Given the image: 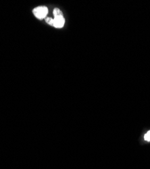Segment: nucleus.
I'll use <instances>...</instances> for the list:
<instances>
[{"instance_id":"f257e3e1","label":"nucleus","mask_w":150,"mask_h":169,"mask_svg":"<svg viewBox=\"0 0 150 169\" xmlns=\"http://www.w3.org/2000/svg\"><path fill=\"white\" fill-rule=\"evenodd\" d=\"M33 14L37 18L43 19L48 14V9L46 6H39L33 10Z\"/></svg>"},{"instance_id":"f03ea898","label":"nucleus","mask_w":150,"mask_h":169,"mask_svg":"<svg viewBox=\"0 0 150 169\" xmlns=\"http://www.w3.org/2000/svg\"><path fill=\"white\" fill-rule=\"evenodd\" d=\"M54 20V27H55L56 28L63 27L65 23V20L63 16L55 17V18Z\"/></svg>"},{"instance_id":"7ed1b4c3","label":"nucleus","mask_w":150,"mask_h":169,"mask_svg":"<svg viewBox=\"0 0 150 169\" xmlns=\"http://www.w3.org/2000/svg\"><path fill=\"white\" fill-rule=\"evenodd\" d=\"M53 13L55 17H57V16H62V12L58 8H55L53 11Z\"/></svg>"},{"instance_id":"20e7f679","label":"nucleus","mask_w":150,"mask_h":169,"mask_svg":"<svg viewBox=\"0 0 150 169\" xmlns=\"http://www.w3.org/2000/svg\"><path fill=\"white\" fill-rule=\"evenodd\" d=\"M46 21L47 24H49V25H51V26H54V20L53 18H46Z\"/></svg>"},{"instance_id":"39448f33","label":"nucleus","mask_w":150,"mask_h":169,"mask_svg":"<svg viewBox=\"0 0 150 169\" xmlns=\"http://www.w3.org/2000/svg\"><path fill=\"white\" fill-rule=\"evenodd\" d=\"M145 140H146L147 142H150V131H149L146 135L144 136Z\"/></svg>"}]
</instances>
